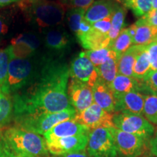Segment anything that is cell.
I'll return each mask as SVG.
<instances>
[{"label":"cell","mask_w":157,"mask_h":157,"mask_svg":"<svg viewBox=\"0 0 157 157\" xmlns=\"http://www.w3.org/2000/svg\"><path fill=\"white\" fill-rule=\"evenodd\" d=\"M69 67L58 59L44 58L29 85L13 95L14 118L63 111L68 96Z\"/></svg>","instance_id":"obj_1"},{"label":"cell","mask_w":157,"mask_h":157,"mask_svg":"<svg viewBox=\"0 0 157 157\" xmlns=\"http://www.w3.org/2000/svg\"><path fill=\"white\" fill-rule=\"evenodd\" d=\"M68 7L61 2L49 0H23L21 9L29 22L40 29L62 24Z\"/></svg>","instance_id":"obj_2"},{"label":"cell","mask_w":157,"mask_h":157,"mask_svg":"<svg viewBox=\"0 0 157 157\" xmlns=\"http://www.w3.org/2000/svg\"><path fill=\"white\" fill-rule=\"evenodd\" d=\"M9 145L20 157H49L44 136L15 126L4 130Z\"/></svg>","instance_id":"obj_3"},{"label":"cell","mask_w":157,"mask_h":157,"mask_svg":"<svg viewBox=\"0 0 157 157\" xmlns=\"http://www.w3.org/2000/svg\"><path fill=\"white\" fill-rule=\"evenodd\" d=\"M39 68V66L34 58H13L10 62L7 77L1 87L2 90L11 96L13 95L31 83Z\"/></svg>","instance_id":"obj_4"},{"label":"cell","mask_w":157,"mask_h":157,"mask_svg":"<svg viewBox=\"0 0 157 157\" xmlns=\"http://www.w3.org/2000/svg\"><path fill=\"white\" fill-rule=\"evenodd\" d=\"M76 113L75 109L73 107H70L59 112L17 117L15 118V121L16 122V126L44 136L45 133L58 124L74 119Z\"/></svg>","instance_id":"obj_5"},{"label":"cell","mask_w":157,"mask_h":157,"mask_svg":"<svg viewBox=\"0 0 157 157\" xmlns=\"http://www.w3.org/2000/svg\"><path fill=\"white\" fill-rule=\"evenodd\" d=\"M86 149L91 157H118L113 127L91 129Z\"/></svg>","instance_id":"obj_6"},{"label":"cell","mask_w":157,"mask_h":157,"mask_svg":"<svg viewBox=\"0 0 157 157\" xmlns=\"http://www.w3.org/2000/svg\"><path fill=\"white\" fill-rule=\"evenodd\" d=\"M113 122L115 128L123 132L130 133L150 140L154 135V125L143 115L130 113H116L113 115Z\"/></svg>","instance_id":"obj_7"},{"label":"cell","mask_w":157,"mask_h":157,"mask_svg":"<svg viewBox=\"0 0 157 157\" xmlns=\"http://www.w3.org/2000/svg\"><path fill=\"white\" fill-rule=\"evenodd\" d=\"M119 157H139L144 152L146 140L113 127Z\"/></svg>","instance_id":"obj_8"},{"label":"cell","mask_w":157,"mask_h":157,"mask_svg":"<svg viewBox=\"0 0 157 157\" xmlns=\"http://www.w3.org/2000/svg\"><path fill=\"white\" fill-rule=\"evenodd\" d=\"M74 119L90 130L99 127H114L112 113L105 111L95 103L81 112L76 113Z\"/></svg>","instance_id":"obj_9"},{"label":"cell","mask_w":157,"mask_h":157,"mask_svg":"<svg viewBox=\"0 0 157 157\" xmlns=\"http://www.w3.org/2000/svg\"><path fill=\"white\" fill-rule=\"evenodd\" d=\"M69 75L71 78L87 84L91 87L98 78L97 69L84 52H80L72 60L69 67Z\"/></svg>","instance_id":"obj_10"},{"label":"cell","mask_w":157,"mask_h":157,"mask_svg":"<svg viewBox=\"0 0 157 157\" xmlns=\"http://www.w3.org/2000/svg\"><path fill=\"white\" fill-rule=\"evenodd\" d=\"M87 140L88 134H82L47 140V146L50 154L54 156H60L85 151Z\"/></svg>","instance_id":"obj_11"},{"label":"cell","mask_w":157,"mask_h":157,"mask_svg":"<svg viewBox=\"0 0 157 157\" xmlns=\"http://www.w3.org/2000/svg\"><path fill=\"white\" fill-rule=\"evenodd\" d=\"M68 96L71 105L78 113L94 103L92 87L71 78L68 85Z\"/></svg>","instance_id":"obj_12"},{"label":"cell","mask_w":157,"mask_h":157,"mask_svg":"<svg viewBox=\"0 0 157 157\" xmlns=\"http://www.w3.org/2000/svg\"><path fill=\"white\" fill-rule=\"evenodd\" d=\"M13 58H31L36 56L40 47V40L36 34L24 33L17 35L11 40Z\"/></svg>","instance_id":"obj_13"},{"label":"cell","mask_w":157,"mask_h":157,"mask_svg":"<svg viewBox=\"0 0 157 157\" xmlns=\"http://www.w3.org/2000/svg\"><path fill=\"white\" fill-rule=\"evenodd\" d=\"M71 38L63 28L59 26L46 29L44 36L45 47L52 55L63 54L69 50Z\"/></svg>","instance_id":"obj_14"},{"label":"cell","mask_w":157,"mask_h":157,"mask_svg":"<svg viewBox=\"0 0 157 157\" xmlns=\"http://www.w3.org/2000/svg\"><path fill=\"white\" fill-rule=\"evenodd\" d=\"M115 113H130L143 115L146 94L140 92H129L116 96Z\"/></svg>","instance_id":"obj_15"},{"label":"cell","mask_w":157,"mask_h":157,"mask_svg":"<svg viewBox=\"0 0 157 157\" xmlns=\"http://www.w3.org/2000/svg\"><path fill=\"white\" fill-rule=\"evenodd\" d=\"M90 132V129L87 127L77 122L75 119H70L58 124L45 133L44 137L47 141L74 135L89 134Z\"/></svg>","instance_id":"obj_16"},{"label":"cell","mask_w":157,"mask_h":157,"mask_svg":"<svg viewBox=\"0 0 157 157\" xmlns=\"http://www.w3.org/2000/svg\"><path fill=\"white\" fill-rule=\"evenodd\" d=\"M92 90L94 103L107 112L115 113V98L109 84L98 78Z\"/></svg>","instance_id":"obj_17"},{"label":"cell","mask_w":157,"mask_h":157,"mask_svg":"<svg viewBox=\"0 0 157 157\" xmlns=\"http://www.w3.org/2000/svg\"><path fill=\"white\" fill-rule=\"evenodd\" d=\"M119 5L113 0H98L94 2L87 9L84 19L90 24L107 17H111L116 7Z\"/></svg>","instance_id":"obj_18"},{"label":"cell","mask_w":157,"mask_h":157,"mask_svg":"<svg viewBox=\"0 0 157 157\" xmlns=\"http://www.w3.org/2000/svg\"><path fill=\"white\" fill-rule=\"evenodd\" d=\"M114 97L129 92H140L145 94L142 80L134 77L118 74L110 84Z\"/></svg>","instance_id":"obj_19"},{"label":"cell","mask_w":157,"mask_h":157,"mask_svg":"<svg viewBox=\"0 0 157 157\" xmlns=\"http://www.w3.org/2000/svg\"><path fill=\"white\" fill-rule=\"evenodd\" d=\"M77 39L82 46L87 50L109 48L110 44L109 34H103L93 26L87 33L77 37Z\"/></svg>","instance_id":"obj_20"},{"label":"cell","mask_w":157,"mask_h":157,"mask_svg":"<svg viewBox=\"0 0 157 157\" xmlns=\"http://www.w3.org/2000/svg\"><path fill=\"white\" fill-rule=\"evenodd\" d=\"M145 46L132 45L120 56L118 61V74L133 77V68L139 52Z\"/></svg>","instance_id":"obj_21"},{"label":"cell","mask_w":157,"mask_h":157,"mask_svg":"<svg viewBox=\"0 0 157 157\" xmlns=\"http://www.w3.org/2000/svg\"><path fill=\"white\" fill-rule=\"evenodd\" d=\"M126 15V7H123L119 4L111 15V26L109 34L110 39L109 48H111V46L121 32V31L124 29Z\"/></svg>","instance_id":"obj_22"},{"label":"cell","mask_w":157,"mask_h":157,"mask_svg":"<svg viewBox=\"0 0 157 157\" xmlns=\"http://www.w3.org/2000/svg\"><path fill=\"white\" fill-rule=\"evenodd\" d=\"M135 24L137 25V31L133 39V45L148 46L151 43L156 41L157 27L144 23H135Z\"/></svg>","instance_id":"obj_23"},{"label":"cell","mask_w":157,"mask_h":157,"mask_svg":"<svg viewBox=\"0 0 157 157\" xmlns=\"http://www.w3.org/2000/svg\"><path fill=\"white\" fill-rule=\"evenodd\" d=\"M120 56L116 53L101 66L96 68L98 78L108 84H111L118 75V61Z\"/></svg>","instance_id":"obj_24"},{"label":"cell","mask_w":157,"mask_h":157,"mask_svg":"<svg viewBox=\"0 0 157 157\" xmlns=\"http://www.w3.org/2000/svg\"><path fill=\"white\" fill-rule=\"evenodd\" d=\"M13 116L14 108L13 98L0 87V129L8 124Z\"/></svg>","instance_id":"obj_25"},{"label":"cell","mask_w":157,"mask_h":157,"mask_svg":"<svg viewBox=\"0 0 157 157\" xmlns=\"http://www.w3.org/2000/svg\"><path fill=\"white\" fill-rule=\"evenodd\" d=\"M151 71V63L146 46L137 55L133 68V77L142 80Z\"/></svg>","instance_id":"obj_26"},{"label":"cell","mask_w":157,"mask_h":157,"mask_svg":"<svg viewBox=\"0 0 157 157\" xmlns=\"http://www.w3.org/2000/svg\"><path fill=\"white\" fill-rule=\"evenodd\" d=\"M119 3L132 10L137 17H143L152 10V0H120Z\"/></svg>","instance_id":"obj_27"},{"label":"cell","mask_w":157,"mask_h":157,"mask_svg":"<svg viewBox=\"0 0 157 157\" xmlns=\"http://www.w3.org/2000/svg\"><path fill=\"white\" fill-rule=\"evenodd\" d=\"M132 45L133 39L129 34L128 29L127 28L121 31L110 48L114 51L118 56H121Z\"/></svg>","instance_id":"obj_28"},{"label":"cell","mask_w":157,"mask_h":157,"mask_svg":"<svg viewBox=\"0 0 157 157\" xmlns=\"http://www.w3.org/2000/svg\"><path fill=\"white\" fill-rule=\"evenodd\" d=\"M86 10L82 8L71 7L66 13V20L70 30L76 35L79 29L80 24L84 18Z\"/></svg>","instance_id":"obj_29"},{"label":"cell","mask_w":157,"mask_h":157,"mask_svg":"<svg viewBox=\"0 0 157 157\" xmlns=\"http://www.w3.org/2000/svg\"><path fill=\"white\" fill-rule=\"evenodd\" d=\"M84 53L95 67L97 68L106 61L110 57L116 54V52L111 48H105L96 50H87Z\"/></svg>","instance_id":"obj_30"},{"label":"cell","mask_w":157,"mask_h":157,"mask_svg":"<svg viewBox=\"0 0 157 157\" xmlns=\"http://www.w3.org/2000/svg\"><path fill=\"white\" fill-rule=\"evenodd\" d=\"M143 116L151 123L157 125V95H146Z\"/></svg>","instance_id":"obj_31"},{"label":"cell","mask_w":157,"mask_h":157,"mask_svg":"<svg viewBox=\"0 0 157 157\" xmlns=\"http://www.w3.org/2000/svg\"><path fill=\"white\" fill-rule=\"evenodd\" d=\"M12 58L13 55L10 45L6 49L0 50V87L3 85L7 77L9 64Z\"/></svg>","instance_id":"obj_32"},{"label":"cell","mask_w":157,"mask_h":157,"mask_svg":"<svg viewBox=\"0 0 157 157\" xmlns=\"http://www.w3.org/2000/svg\"><path fill=\"white\" fill-rule=\"evenodd\" d=\"M142 82L146 95H157V71H151Z\"/></svg>","instance_id":"obj_33"},{"label":"cell","mask_w":157,"mask_h":157,"mask_svg":"<svg viewBox=\"0 0 157 157\" xmlns=\"http://www.w3.org/2000/svg\"><path fill=\"white\" fill-rule=\"evenodd\" d=\"M0 157H20L9 145L2 129H0Z\"/></svg>","instance_id":"obj_34"},{"label":"cell","mask_w":157,"mask_h":157,"mask_svg":"<svg viewBox=\"0 0 157 157\" xmlns=\"http://www.w3.org/2000/svg\"><path fill=\"white\" fill-rule=\"evenodd\" d=\"M146 50L148 53L151 71H157V41H154L146 46Z\"/></svg>","instance_id":"obj_35"},{"label":"cell","mask_w":157,"mask_h":157,"mask_svg":"<svg viewBox=\"0 0 157 157\" xmlns=\"http://www.w3.org/2000/svg\"><path fill=\"white\" fill-rule=\"evenodd\" d=\"M94 2V0H61V3L67 7L87 9Z\"/></svg>","instance_id":"obj_36"},{"label":"cell","mask_w":157,"mask_h":157,"mask_svg":"<svg viewBox=\"0 0 157 157\" xmlns=\"http://www.w3.org/2000/svg\"><path fill=\"white\" fill-rule=\"evenodd\" d=\"M136 23H144V24L157 27V10H151L146 15L140 17Z\"/></svg>","instance_id":"obj_37"},{"label":"cell","mask_w":157,"mask_h":157,"mask_svg":"<svg viewBox=\"0 0 157 157\" xmlns=\"http://www.w3.org/2000/svg\"><path fill=\"white\" fill-rule=\"evenodd\" d=\"M92 26L103 34H109L111 26V17L98 21L92 24Z\"/></svg>","instance_id":"obj_38"},{"label":"cell","mask_w":157,"mask_h":157,"mask_svg":"<svg viewBox=\"0 0 157 157\" xmlns=\"http://www.w3.org/2000/svg\"><path fill=\"white\" fill-rule=\"evenodd\" d=\"M91 28H92V24H90L89 22H87V21L84 18L83 21H82V22L81 23V24H80L78 33L76 35V38L78 36H82V35L86 34V33H87L88 31L91 29Z\"/></svg>","instance_id":"obj_39"},{"label":"cell","mask_w":157,"mask_h":157,"mask_svg":"<svg viewBox=\"0 0 157 157\" xmlns=\"http://www.w3.org/2000/svg\"><path fill=\"white\" fill-rule=\"evenodd\" d=\"M8 31V25L4 17L0 15V39L5 36Z\"/></svg>","instance_id":"obj_40"},{"label":"cell","mask_w":157,"mask_h":157,"mask_svg":"<svg viewBox=\"0 0 157 157\" xmlns=\"http://www.w3.org/2000/svg\"><path fill=\"white\" fill-rule=\"evenodd\" d=\"M150 151L154 156L157 157V131L150 139Z\"/></svg>","instance_id":"obj_41"},{"label":"cell","mask_w":157,"mask_h":157,"mask_svg":"<svg viewBox=\"0 0 157 157\" xmlns=\"http://www.w3.org/2000/svg\"><path fill=\"white\" fill-rule=\"evenodd\" d=\"M56 157H91L87 153L83 151H77L69 153V154H66L63 155H60V156H56Z\"/></svg>","instance_id":"obj_42"},{"label":"cell","mask_w":157,"mask_h":157,"mask_svg":"<svg viewBox=\"0 0 157 157\" xmlns=\"http://www.w3.org/2000/svg\"><path fill=\"white\" fill-rule=\"evenodd\" d=\"M128 29V31H129V34H130V36H132V39H134V36L135 34H136V31H137V25L135 23L134 24H132L131 25H129V26L127 28Z\"/></svg>","instance_id":"obj_43"},{"label":"cell","mask_w":157,"mask_h":157,"mask_svg":"<svg viewBox=\"0 0 157 157\" xmlns=\"http://www.w3.org/2000/svg\"><path fill=\"white\" fill-rule=\"evenodd\" d=\"M21 0H0V6H5L8 5L10 4L19 2Z\"/></svg>","instance_id":"obj_44"},{"label":"cell","mask_w":157,"mask_h":157,"mask_svg":"<svg viewBox=\"0 0 157 157\" xmlns=\"http://www.w3.org/2000/svg\"><path fill=\"white\" fill-rule=\"evenodd\" d=\"M152 10H157V0H152Z\"/></svg>","instance_id":"obj_45"},{"label":"cell","mask_w":157,"mask_h":157,"mask_svg":"<svg viewBox=\"0 0 157 157\" xmlns=\"http://www.w3.org/2000/svg\"><path fill=\"white\" fill-rule=\"evenodd\" d=\"M113 1H116V2H117L119 3V2H120V0H113Z\"/></svg>","instance_id":"obj_46"},{"label":"cell","mask_w":157,"mask_h":157,"mask_svg":"<svg viewBox=\"0 0 157 157\" xmlns=\"http://www.w3.org/2000/svg\"><path fill=\"white\" fill-rule=\"evenodd\" d=\"M156 41H157V39H156Z\"/></svg>","instance_id":"obj_47"}]
</instances>
